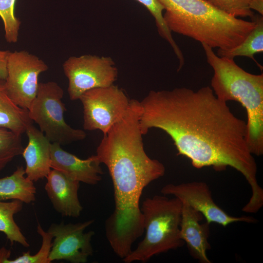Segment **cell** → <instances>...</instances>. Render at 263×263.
<instances>
[{
    "mask_svg": "<svg viewBox=\"0 0 263 263\" xmlns=\"http://www.w3.org/2000/svg\"><path fill=\"white\" fill-rule=\"evenodd\" d=\"M94 222L90 220L76 224H52L47 230L54 238L49 256L50 263L59 260L86 263L93 253L91 240L94 232L84 231Z\"/></svg>",
    "mask_w": 263,
    "mask_h": 263,
    "instance_id": "9",
    "label": "cell"
},
{
    "mask_svg": "<svg viewBox=\"0 0 263 263\" xmlns=\"http://www.w3.org/2000/svg\"><path fill=\"white\" fill-rule=\"evenodd\" d=\"M63 95L62 88L56 82L39 83L36 95L28 109L29 118L48 139L61 145L82 140L86 136L85 131L74 129L66 122Z\"/></svg>",
    "mask_w": 263,
    "mask_h": 263,
    "instance_id": "5",
    "label": "cell"
},
{
    "mask_svg": "<svg viewBox=\"0 0 263 263\" xmlns=\"http://www.w3.org/2000/svg\"><path fill=\"white\" fill-rule=\"evenodd\" d=\"M140 103L143 135L151 128L163 130L173 140L177 154L188 158L195 168L235 169L251 187L250 202L263 201L257 164L247 142L246 122L235 116L211 88L151 90Z\"/></svg>",
    "mask_w": 263,
    "mask_h": 263,
    "instance_id": "1",
    "label": "cell"
},
{
    "mask_svg": "<svg viewBox=\"0 0 263 263\" xmlns=\"http://www.w3.org/2000/svg\"><path fill=\"white\" fill-rule=\"evenodd\" d=\"M143 5L153 17L157 31L159 35L165 39L172 48L174 54L178 59L183 57V54L179 47L173 39L171 32L166 25L163 11L165 10L164 6L158 0H135Z\"/></svg>",
    "mask_w": 263,
    "mask_h": 263,
    "instance_id": "20",
    "label": "cell"
},
{
    "mask_svg": "<svg viewBox=\"0 0 263 263\" xmlns=\"http://www.w3.org/2000/svg\"><path fill=\"white\" fill-rule=\"evenodd\" d=\"M68 79L70 99H79L89 90L111 86L116 80L118 70L109 56L84 55L69 57L62 65Z\"/></svg>",
    "mask_w": 263,
    "mask_h": 263,
    "instance_id": "6",
    "label": "cell"
},
{
    "mask_svg": "<svg viewBox=\"0 0 263 263\" xmlns=\"http://www.w3.org/2000/svg\"><path fill=\"white\" fill-rule=\"evenodd\" d=\"M34 182L25 174L23 166L18 167L10 175L0 178V200H18L30 204L36 200Z\"/></svg>",
    "mask_w": 263,
    "mask_h": 263,
    "instance_id": "15",
    "label": "cell"
},
{
    "mask_svg": "<svg viewBox=\"0 0 263 263\" xmlns=\"http://www.w3.org/2000/svg\"><path fill=\"white\" fill-rule=\"evenodd\" d=\"M165 7V22L172 32L212 48L231 49L254 28V21L230 16L205 0H158Z\"/></svg>",
    "mask_w": 263,
    "mask_h": 263,
    "instance_id": "2",
    "label": "cell"
},
{
    "mask_svg": "<svg viewBox=\"0 0 263 263\" xmlns=\"http://www.w3.org/2000/svg\"><path fill=\"white\" fill-rule=\"evenodd\" d=\"M48 69L44 61L26 51L10 52L5 85L17 105L28 109L38 90L39 75Z\"/></svg>",
    "mask_w": 263,
    "mask_h": 263,
    "instance_id": "8",
    "label": "cell"
},
{
    "mask_svg": "<svg viewBox=\"0 0 263 263\" xmlns=\"http://www.w3.org/2000/svg\"><path fill=\"white\" fill-rule=\"evenodd\" d=\"M51 167L73 180L91 185L100 181L103 174L96 155L82 159L63 150L57 143L51 144Z\"/></svg>",
    "mask_w": 263,
    "mask_h": 263,
    "instance_id": "11",
    "label": "cell"
},
{
    "mask_svg": "<svg viewBox=\"0 0 263 263\" xmlns=\"http://www.w3.org/2000/svg\"><path fill=\"white\" fill-rule=\"evenodd\" d=\"M21 136L0 128V171L15 157L21 155L24 148Z\"/></svg>",
    "mask_w": 263,
    "mask_h": 263,
    "instance_id": "19",
    "label": "cell"
},
{
    "mask_svg": "<svg viewBox=\"0 0 263 263\" xmlns=\"http://www.w3.org/2000/svg\"><path fill=\"white\" fill-rule=\"evenodd\" d=\"M182 202L174 197L154 195L140 207L145 235L134 249L123 259L126 263L146 262L155 255L185 244L180 234Z\"/></svg>",
    "mask_w": 263,
    "mask_h": 263,
    "instance_id": "4",
    "label": "cell"
},
{
    "mask_svg": "<svg viewBox=\"0 0 263 263\" xmlns=\"http://www.w3.org/2000/svg\"><path fill=\"white\" fill-rule=\"evenodd\" d=\"M79 100L83 110V128L100 130L106 134L125 114L130 105L124 91L113 84L84 92Z\"/></svg>",
    "mask_w": 263,
    "mask_h": 263,
    "instance_id": "7",
    "label": "cell"
},
{
    "mask_svg": "<svg viewBox=\"0 0 263 263\" xmlns=\"http://www.w3.org/2000/svg\"><path fill=\"white\" fill-rule=\"evenodd\" d=\"M16 0H0V17L4 25V37L8 43L18 40L20 21L15 14Z\"/></svg>",
    "mask_w": 263,
    "mask_h": 263,
    "instance_id": "21",
    "label": "cell"
},
{
    "mask_svg": "<svg viewBox=\"0 0 263 263\" xmlns=\"http://www.w3.org/2000/svg\"><path fill=\"white\" fill-rule=\"evenodd\" d=\"M25 133L28 144L21 153L26 164L25 174L29 179L36 182L46 178L51 169L52 143L32 123L27 126Z\"/></svg>",
    "mask_w": 263,
    "mask_h": 263,
    "instance_id": "14",
    "label": "cell"
},
{
    "mask_svg": "<svg viewBox=\"0 0 263 263\" xmlns=\"http://www.w3.org/2000/svg\"><path fill=\"white\" fill-rule=\"evenodd\" d=\"M249 8L257 11L261 15H263V0H251L249 3Z\"/></svg>",
    "mask_w": 263,
    "mask_h": 263,
    "instance_id": "25",
    "label": "cell"
},
{
    "mask_svg": "<svg viewBox=\"0 0 263 263\" xmlns=\"http://www.w3.org/2000/svg\"><path fill=\"white\" fill-rule=\"evenodd\" d=\"M10 51L0 49V78L5 79L7 76V63Z\"/></svg>",
    "mask_w": 263,
    "mask_h": 263,
    "instance_id": "24",
    "label": "cell"
},
{
    "mask_svg": "<svg viewBox=\"0 0 263 263\" xmlns=\"http://www.w3.org/2000/svg\"><path fill=\"white\" fill-rule=\"evenodd\" d=\"M37 232L42 238L41 245L38 252L33 255L30 251L23 252L22 255L14 259L8 260L6 263H50L49 256L53 237L45 231L39 224L37 225Z\"/></svg>",
    "mask_w": 263,
    "mask_h": 263,
    "instance_id": "22",
    "label": "cell"
},
{
    "mask_svg": "<svg viewBox=\"0 0 263 263\" xmlns=\"http://www.w3.org/2000/svg\"><path fill=\"white\" fill-rule=\"evenodd\" d=\"M205 0L220 11L235 18L249 17L251 18L254 15L249 6L251 0Z\"/></svg>",
    "mask_w": 263,
    "mask_h": 263,
    "instance_id": "23",
    "label": "cell"
},
{
    "mask_svg": "<svg viewBox=\"0 0 263 263\" xmlns=\"http://www.w3.org/2000/svg\"><path fill=\"white\" fill-rule=\"evenodd\" d=\"M23 204L18 200L10 202L0 200V232L5 234L12 245L18 243L24 247H28L30 244L14 218L15 214L22 210Z\"/></svg>",
    "mask_w": 263,
    "mask_h": 263,
    "instance_id": "18",
    "label": "cell"
},
{
    "mask_svg": "<svg viewBox=\"0 0 263 263\" xmlns=\"http://www.w3.org/2000/svg\"><path fill=\"white\" fill-rule=\"evenodd\" d=\"M251 19L255 22V26L244 40L231 49H218L217 54L218 56L231 59L238 56H246L256 62L254 55L263 51V17L257 14L254 15Z\"/></svg>",
    "mask_w": 263,
    "mask_h": 263,
    "instance_id": "17",
    "label": "cell"
},
{
    "mask_svg": "<svg viewBox=\"0 0 263 263\" xmlns=\"http://www.w3.org/2000/svg\"><path fill=\"white\" fill-rule=\"evenodd\" d=\"M32 122L28 110L21 108L13 101L6 90L5 80L0 78V128L21 135Z\"/></svg>",
    "mask_w": 263,
    "mask_h": 263,
    "instance_id": "16",
    "label": "cell"
},
{
    "mask_svg": "<svg viewBox=\"0 0 263 263\" xmlns=\"http://www.w3.org/2000/svg\"><path fill=\"white\" fill-rule=\"evenodd\" d=\"M181 202L182 207L180 226L181 238L185 244L186 243L192 257L202 263H211L207 255V251L210 248L208 243L210 224L207 222L200 224L203 215L186 202Z\"/></svg>",
    "mask_w": 263,
    "mask_h": 263,
    "instance_id": "13",
    "label": "cell"
},
{
    "mask_svg": "<svg viewBox=\"0 0 263 263\" xmlns=\"http://www.w3.org/2000/svg\"><path fill=\"white\" fill-rule=\"evenodd\" d=\"M161 193L172 195L187 203L200 212L209 224L216 223L224 227L235 222L254 223L257 220L250 216L233 217L228 215L217 206L212 197L208 186L204 182H191L164 186Z\"/></svg>",
    "mask_w": 263,
    "mask_h": 263,
    "instance_id": "10",
    "label": "cell"
},
{
    "mask_svg": "<svg viewBox=\"0 0 263 263\" xmlns=\"http://www.w3.org/2000/svg\"><path fill=\"white\" fill-rule=\"evenodd\" d=\"M46 178L44 188L55 210L63 216L78 217L83 210L78 196L80 182L54 169Z\"/></svg>",
    "mask_w": 263,
    "mask_h": 263,
    "instance_id": "12",
    "label": "cell"
},
{
    "mask_svg": "<svg viewBox=\"0 0 263 263\" xmlns=\"http://www.w3.org/2000/svg\"><path fill=\"white\" fill-rule=\"evenodd\" d=\"M214 74L211 86L220 100L239 102L247 113V142L253 155L263 154V74L249 73L234 59L220 57L213 48L202 44Z\"/></svg>",
    "mask_w": 263,
    "mask_h": 263,
    "instance_id": "3",
    "label": "cell"
}]
</instances>
